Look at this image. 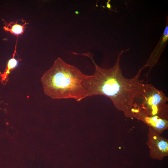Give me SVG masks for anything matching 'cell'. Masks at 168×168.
<instances>
[{
    "label": "cell",
    "instance_id": "obj_1",
    "mask_svg": "<svg viewBox=\"0 0 168 168\" xmlns=\"http://www.w3.org/2000/svg\"><path fill=\"white\" fill-rule=\"evenodd\" d=\"M121 51L114 66L109 69L98 66L95 63L93 55L89 52L81 54L92 61L95 71L82 82L88 97L103 95L110 98L115 108L123 112L125 117H134L133 111L136 105L142 100L144 96V83L139 80L142 69L130 79L123 75L119 66Z\"/></svg>",
    "mask_w": 168,
    "mask_h": 168
},
{
    "label": "cell",
    "instance_id": "obj_2",
    "mask_svg": "<svg viewBox=\"0 0 168 168\" xmlns=\"http://www.w3.org/2000/svg\"><path fill=\"white\" fill-rule=\"evenodd\" d=\"M90 75L58 58L41 78L44 91L54 99H73L80 101L88 97L82 82Z\"/></svg>",
    "mask_w": 168,
    "mask_h": 168
},
{
    "label": "cell",
    "instance_id": "obj_3",
    "mask_svg": "<svg viewBox=\"0 0 168 168\" xmlns=\"http://www.w3.org/2000/svg\"><path fill=\"white\" fill-rule=\"evenodd\" d=\"M143 98L137 106L146 115L168 120V98L151 84L144 83Z\"/></svg>",
    "mask_w": 168,
    "mask_h": 168
},
{
    "label": "cell",
    "instance_id": "obj_4",
    "mask_svg": "<svg viewBox=\"0 0 168 168\" xmlns=\"http://www.w3.org/2000/svg\"><path fill=\"white\" fill-rule=\"evenodd\" d=\"M146 144L150 157L153 159L162 160L168 156V140L148 127Z\"/></svg>",
    "mask_w": 168,
    "mask_h": 168
},
{
    "label": "cell",
    "instance_id": "obj_5",
    "mask_svg": "<svg viewBox=\"0 0 168 168\" xmlns=\"http://www.w3.org/2000/svg\"><path fill=\"white\" fill-rule=\"evenodd\" d=\"M133 114V118L142 121L160 135L168 128V120L157 116H147L137 106L134 108Z\"/></svg>",
    "mask_w": 168,
    "mask_h": 168
},
{
    "label": "cell",
    "instance_id": "obj_6",
    "mask_svg": "<svg viewBox=\"0 0 168 168\" xmlns=\"http://www.w3.org/2000/svg\"><path fill=\"white\" fill-rule=\"evenodd\" d=\"M166 24V26L164 30L162 38V43L161 44V41H160V44H158L159 46H156L157 49H155L154 51L150 57L148 59V60L145 63L144 66L141 68V69L142 70L147 67H150V70L148 72L147 74V77L148 75L149 74V71L151 69L153 66L156 63L159 59V58L162 52L163 49H159L162 44L164 42L167 41L168 37V26L167 24Z\"/></svg>",
    "mask_w": 168,
    "mask_h": 168
},
{
    "label": "cell",
    "instance_id": "obj_7",
    "mask_svg": "<svg viewBox=\"0 0 168 168\" xmlns=\"http://www.w3.org/2000/svg\"><path fill=\"white\" fill-rule=\"evenodd\" d=\"M17 42V40L12 57L8 61L4 72L3 73L1 74V81L3 83L7 81L8 75L16 67L18 64L19 60H17L15 58V55L16 53Z\"/></svg>",
    "mask_w": 168,
    "mask_h": 168
},
{
    "label": "cell",
    "instance_id": "obj_8",
    "mask_svg": "<svg viewBox=\"0 0 168 168\" xmlns=\"http://www.w3.org/2000/svg\"><path fill=\"white\" fill-rule=\"evenodd\" d=\"M17 21L15 22H11L7 24L3 27L4 30L7 31L9 32L11 34L18 36L22 34L26 27L25 26L27 23L25 21L23 24H19Z\"/></svg>",
    "mask_w": 168,
    "mask_h": 168
}]
</instances>
